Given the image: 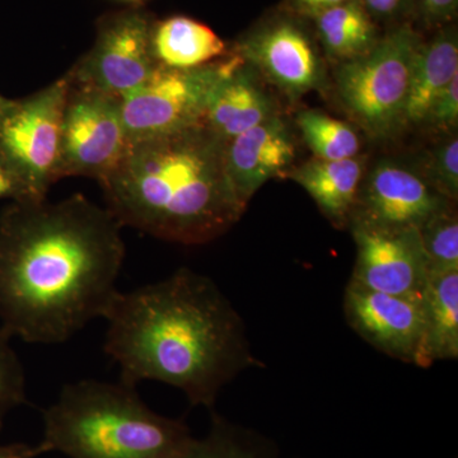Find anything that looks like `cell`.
<instances>
[{"mask_svg":"<svg viewBox=\"0 0 458 458\" xmlns=\"http://www.w3.org/2000/svg\"><path fill=\"white\" fill-rule=\"evenodd\" d=\"M125 260L122 225L77 194L13 201L0 216V327L42 345L104 318Z\"/></svg>","mask_w":458,"mask_h":458,"instance_id":"6da1fadb","label":"cell"},{"mask_svg":"<svg viewBox=\"0 0 458 458\" xmlns=\"http://www.w3.org/2000/svg\"><path fill=\"white\" fill-rule=\"evenodd\" d=\"M104 318V349L120 381H156L182 391L192 406L214 410L225 385L260 366L246 325L221 288L186 269L117 292Z\"/></svg>","mask_w":458,"mask_h":458,"instance_id":"7a4b0ae2","label":"cell"},{"mask_svg":"<svg viewBox=\"0 0 458 458\" xmlns=\"http://www.w3.org/2000/svg\"><path fill=\"white\" fill-rule=\"evenodd\" d=\"M225 143L205 123L129 141L99 181L106 209L120 225L168 242L204 245L245 213L225 167Z\"/></svg>","mask_w":458,"mask_h":458,"instance_id":"3957f363","label":"cell"},{"mask_svg":"<svg viewBox=\"0 0 458 458\" xmlns=\"http://www.w3.org/2000/svg\"><path fill=\"white\" fill-rule=\"evenodd\" d=\"M42 420L47 454L68 458H186L195 439L185 421L153 411L122 381L65 385Z\"/></svg>","mask_w":458,"mask_h":458,"instance_id":"277c9868","label":"cell"},{"mask_svg":"<svg viewBox=\"0 0 458 458\" xmlns=\"http://www.w3.org/2000/svg\"><path fill=\"white\" fill-rule=\"evenodd\" d=\"M421 40L408 26L394 30L360 57L342 63L336 90L349 114L377 138L403 125V108Z\"/></svg>","mask_w":458,"mask_h":458,"instance_id":"5b68a950","label":"cell"},{"mask_svg":"<svg viewBox=\"0 0 458 458\" xmlns=\"http://www.w3.org/2000/svg\"><path fill=\"white\" fill-rule=\"evenodd\" d=\"M71 74L65 73L0 114V162L16 179L22 200L47 199L59 181L60 134Z\"/></svg>","mask_w":458,"mask_h":458,"instance_id":"8992f818","label":"cell"},{"mask_svg":"<svg viewBox=\"0 0 458 458\" xmlns=\"http://www.w3.org/2000/svg\"><path fill=\"white\" fill-rule=\"evenodd\" d=\"M236 54L192 69L157 65L138 89L120 98L129 141L172 134L204 123L213 90L227 73Z\"/></svg>","mask_w":458,"mask_h":458,"instance_id":"52a82bcc","label":"cell"},{"mask_svg":"<svg viewBox=\"0 0 458 458\" xmlns=\"http://www.w3.org/2000/svg\"><path fill=\"white\" fill-rule=\"evenodd\" d=\"M128 144L120 98L75 82L71 75L60 134L59 180L82 176L99 182L119 164Z\"/></svg>","mask_w":458,"mask_h":458,"instance_id":"ba28073f","label":"cell"},{"mask_svg":"<svg viewBox=\"0 0 458 458\" xmlns=\"http://www.w3.org/2000/svg\"><path fill=\"white\" fill-rule=\"evenodd\" d=\"M153 21L143 5L99 18L92 49L69 71L73 81L119 98L138 89L157 66L150 50Z\"/></svg>","mask_w":458,"mask_h":458,"instance_id":"9c48e42d","label":"cell"},{"mask_svg":"<svg viewBox=\"0 0 458 458\" xmlns=\"http://www.w3.org/2000/svg\"><path fill=\"white\" fill-rule=\"evenodd\" d=\"M357 260L351 282L381 293L421 298L429 269L418 228H378L352 223Z\"/></svg>","mask_w":458,"mask_h":458,"instance_id":"30bf717a","label":"cell"},{"mask_svg":"<svg viewBox=\"0 0 458 458\" xmlns=\"http://www.w3.org/2000/svg\"><path fill=\"white\" fill-rule=\"evenodd\" d=\"M454 201L414 172L379 162L361 181L351 222L378 228H420Z\"/></svg>","mask_w":458,"mask_h":458,"instance_id":"8fae6325","label":"cell"},{"mask_svg":"<svg viewBox=\"0 0 458 458\" xmlns=\"http://www.w3.org/2000/svg\"><path fill=\"white\" fill-rule=\"evenodd\" d=\"M344 315L360 339L394 360L417 363L424 328L423 297L370 291L349 280Z\"/></svg>","mask_w":458,"mask_h":458,"instance_id":"7c38bea8","label":"cell"},{"mask_svg":"<svg viewBox=\"0 0 458 458\" xmlns=\"http://www.w3.org/2000/svg\"><path fill=\"white\" fill-rule=\"evenodd\" d=\"M232 51L293 98L321 86L324 71L318 51L293 21H273L249 33Z\"/></svg>","mask_w":458,"mask_h":458,"instance_id":"4fadbf2b","label":"cell"},{"mask_svg":"<svg viewBox=\"0 0 458 458\" xmlns=\"http://www.w3.org/2000/svg\"><path fill=\"white\" fill-rule=\"evenodd\" d=\"M294 158L293 135L279 114L225 143V172L246 207L255 192L288 170Z\"/></svg>","mask_w":458,"mask_h":458,"instance_id":"5bb4252c","label":"cell"},{"mask_svg":"<svg viewBox=\"0 0 458 458\" xmlns=\"http://www.w3.org/2000/svg\"><path fill=\"white\" fill-rule=\"evenodd\" d=\"M276 114V105L259 83L255 69L237 55L213 90L204 123L227 141Z\"/></svg>","mask_w":458,"mask_h":458,"instance_id":"9a60e30c","label":"cell"},{"mask_svg":"<svg viewBox=\"0 0 458 458\" xmlns=\"http://www.w3.org/2000/svg\"><path fill=\"white\" fill-rule=\"evenodd\" d=\"M364 171L366 162L360 156L339 161L316 158L288 176L309 192L328 221L344 228L351 222Z\"/></svg>","mask_w":458,"mask_h":458,"instance_id":"2e32d148","label":"cell"},{"mask_svg":"<svg viewBox=\"0 0 458 458\" xmlns=\"http://www.w3.org/2000/svg\"><path fill=\"white\" fill-rule=\"evenodd\" d=\"M150 50L157 65L174 69L199 68L231 53L209 26L186 16L155 18Z\"/></svg>","mask_w":458,"mask_h":458,"instance_id":"e0dca14e","label":"cell"},{"mask_svg":"<svg viewBox=\"0 0 458 458\" xmlns=\"http://www.w3.org/2000/svg\"><path fill=\"white\" fill-rule=\"evenodd\" d=\"M424 328L417 363L429 369L437 361L458 358V270L429 274L423 295Z\"/></svg>","mask_w":458,"mask_h":458,"instance_id":"ac0fdd59","label":"cell"},{"mask_svg":"<svg viewBox=\"0 0 458 458\" xmlns=\"http://www.w3.org/2000/svg\"><path fill=\"white\" fill-rule=\"evenodd\" d=\"M458 75V41L456 32H439L428 44L421 42L403 108V123H426L434 99Z\"/></svg>","mask_w":458,"mask_h":458,"instance_id":"d6986e66","label":"cell"},{"mask_svg":"<svg viewBox=\"0 0 458 458\" xmlns=\"http://www.w3.org/2000/svg\"><path fill=\"white\" fill-rule=\"evenodd\" d=\"M312 17L325 50L339 62L364 55L378 41L376 27L360 0H348Z\"/></svg>","mask_w":458,"mask_h":458,"instance_id":"ffe728a7","label":"cell"},{"mask_svg":"<svg viewBox=\"0 0 458 458\" xmlns=\"http://www.w3.org/2000/svg\"><path fill=\"white\" fill-rule=\"evenodd\" d=\"M210 428L195 438L186 458H280L276 443L258 430L210 411Z\"/></svg>","mask_w":458,"mask_h":458,"instance_id":"44dd1931","label":"cell"},{"mask_svg":"<svg viewBox=\"0 0 458 458\" xmlns=\"http://www.w3.org/2000/svg\"><path fill=\"white\" fill-rule=\"evenodd\" d=\"M297 123L316 158L339 161L360 155V138L348 123L318 110L298 114Z\"/></svg>","mask_w":458,"mask_h":458,"instance_id":"7402d4cb","label":"cell"},{"mask_svg":"<svg viewBox=\"0 0 458 458\" xmlns=\"http://www.w3.org/2000/svg\"><path fill=\"white\" fill-rule=\"evenodd\" d=\"M429 274L458 270V219L454 205L434 214L419 228Z\"/></svg>","mask_w":458,"mask_h":458,"instance_id":"603a6c76","label":"cell"},{"mask_svg":"<svg viewBox=\"0 0 458 458\" xmlns=\"http://www.w3.org/2000/svg\"><path fill=\"white\" fill-rule=\"evenodd\" d=\"M11 335L0 327V429L11 410L26 403V375Z\"/></svg>","mask_w":458,"mask_h":458,"instance_id":"cb8c5ba5","label":"cell"},{"mask_svg":"<svg viewBox=\"0 0 458 458\" xmlns=\"http://www.w3.org/2000/svg\"><path fill=\"white\" fill-rule=\"evenodd\" d=\"M429 181L439 194L448 200H456L458 195V140L452 138L433 152L430 161Z\"/></svg>","mask_w":458,"mask_h":458,"instance_id":"d4e9b609","label":"cell"},{"mask_svg":"<svg viewBox=\"0 0 458 458\" xmlns=\"http://www.w3.org/2000/svg\"><path fill=\"white\" fill-rule=\"evenodd\" d=\"M458 122V75L434 99L427 122L437 129H454Z\"/></svg>","mask_w":458,"mask_h":458,"instance_id":"484cf974","label":"cell"},{"mask_svg":"<svg viewBox=\"0 0 458 458\" xmlns=\"http://www.w3.org/2000/svg\"><path fill=\"white\" fill-rule=\"evenodd\" d=\"M419 7L426 20L430 22H443L454 16L458 0H418Z\"/></svg>","mask_w":458,"mask_h":458,"instance_id":"4316f807","label":"cell"},{"mask_svg":"<svg viewBox=\"0 0 458 458\" xmlns=\"http://www.w3.org/2000/svg\"><path fill=\"white\" fill-rule=\"evenodd\" d=\"M47 454V448L41 442L36 445L26 443L0 445V458H38Z\"/></svg>","mask_w":458,"mask_h":458,"instance_id":"83f0119b","label":"cell"},{"mask_svg":"<svg viewBox=\"0 0 458 458\" xmlns=\"http://www.w3.org/2000/svg\"><path fill=\"white\" fill-rule=\"evenodd\" d=\"M0 199H12L13 201L22 200L20 185L2 162H0Z\"/></svg>","mask_w":458,"mask_h":458,"instance_id":"f1b7e54d","label":"cell"},{"mask_svg":"<svg viewBox=\"0 0 458 458\" xmlns=\"http://www.w3.org/2000/svg\"><path fill=\"white\" fill-rule=\"evenodd\" d=\"M367 11L377 16H393L403 5V0H360Z\"/></svg>","mask_w":458,"mask_h":458,"instance_id":"f546056e","label":"cell"},{"mask_svg":"<svg viewBox=\"0 0 458 458\" xmlns=\"http://www.w3.org/2000/svg\"><path fill=\"white\" fill-rule=\"evenodd\" d=\"M293 2L301 11L309 14V16H312V14L318 13V12L325 11V9L343 4L348 0H293Z\"/></svg>","mask_w":458,"mask_h":458,"instance_id":"4dcf8cb0","label":"cell"},{"mask_svg":"<svg viewBox=\"0 0 458 458\" xmlns=\"http://www.w3.org/2000/svg\"><path fill=\"white\" fill-rule=\"evenodd\" d=\"M119 2L126 3L129 7H138V5H143L147 0H119Z\"/></svg>","mask_w":458,"mask_h":458,"instance_id":"1f68e13d","label":"cell"},{"mask_svg":"<svg viewBox=\"0 0 458 458\" xmlns=\"http://www.w3.org/2000/svg\"><path fill=\"white\" fill-rule=\"evenodd\" d=\"M9 102H11V99L3 98L2 95H0V114L4 111V108L8 106Z\"/></svg>","mask_w":458,"mask_h":458,"instance_id":"d6a6232c","label":"cell"}]
</instances>
